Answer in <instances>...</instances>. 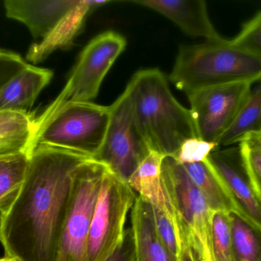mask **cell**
Listing matches in <instances>:
<instances>
[{
  "instance_id": "obj_1",
  "label": "cell",
  "mask_w": 261,
  "mask_h": 261,
  "mask_svg": "<svg viewBox=\"0 0 261 261\" xmlns=\"http://www.w3.org/2000/svg\"><path fill=\"white\" fill-rule=\"evenodd\" d=\"M91 158L49 146L31 153L22 187L0 213V242L18 261H58L78 171Z\"/></svg>"
},
{
  "instance_id": "obj_2",
  "label": "cell",
  "mask_w": 261,
  "mask_h": 261,
  "mask_svg": "<svg viewBox=\"0 0 261 261\" xmlns=\"http://www.w3.org/2000/svg\"><path fill=\"white\" fill-rule=\"evenodd\" d=\"M125 89L135 126L150 151L176 158L184 141L199 137L190 109L172 94L161 70H139Z\"/></svg>"
},
{
  "instance_id": "obj_3",
  "label": "cell",
  "mask_w": 261,
  "mask_h": 261,
  "mask_svg": "<svg viewBox=\"0 0 261 261\" xmlns=\"http://www.w3.org/2000/svg\"><path fill=\"white\" fill-rule=\"evenodd\" d=\"M187 96L208 87L260 81L261 58L230 41L181 45L169 76Z\"/></svg>"
},
{
  "instance_id": "obj_4",
  "label": "cell",
  "mask_w": 261,
  "mask_h": 261,
  "mask_svg": "<svg viewBox=\"0 0 261 261\" xmlns=\"http://www.w3.org/2000/svg\"><path fill=\"white\" fill-rule=\"evenodd\" d=\"M110 119V106L68 104L39 124L35 147L49 146L93 159L103 144Z\"/></svg>"
},
{
  "instance_id": "obj_5",
  "label": "cell",
  "mask_w": 261,
  "mask_h": 261,
  "mask_svg": "<svg viewBox=\"0 0 261 261\" xmlns=\"http://www.w3.org/2000/svg\"><path fill=\"white\" fill-rule=\"evenodd\" d=\"M126 47V40L113 31L97 35L78 58L63 90L39 116L37 125L68 104L91 102L99 93L104 78Z\"/></svg>"
},
{
  "instance_id": "obj_6",
  "label": "cell",
  "mask_w": 261,
  "mask_h": 261,
  "mask_svg": "<svg viewBox=\"0 0 261 261\" xmlns=\"http://www.w3.org/2000/svg\"><path fill=\"white\" fill-rule=\"evenodd\" d=\"M162 182L169 202L187 233L199 261H213L210 209L197 187L176 158L166 156Z\"/></svg>"
},
{
  "instance_id": "obj_7",
  "label": "cell",
  "mask_w": 261,
  "mask_h": 261,
  "mask_svg": "<svg viewBox=\"0 0 261 261\" xmlns=\"http://www.w3.org/2000/svg\"><path fill=\"white\" fill-rule=\"evenodd\" d=\"M136 199L129 185L107 168L92 219L87 261L107 260L122 243Z\"/></svg>"
},
{
  "instance_id": "obj_8",
  "label": "cell",
  "mask_w": 261,
  "mask_h": 261,
  "mask_svg": "<svg viewBox=\"0 0 261 261\" xmlns=\"http://www.w3.org/2000/svg\"><path fill=\"white\" fill-rule=\"evenodd\" d=\"M107 167L90 159L78 171L60 244L58 261L88 260L92 219Z\"/></svg>"
},
{
  "instance_id": "obj_9",
  "label": "cell",
  "mask_w": 261,
  "mask_h": 261,
  "mask_svg": "<svg viewBox=\"0 0 261 261\" xmlns=\"http://www.w3.org/2000/svg\"><path fill=\"white\" fill-rule=\"evenodd\" d=\"M110 107V124L105 139L93 159L128 183L150 150L135 126L126 89Z\"/></svg>"
},
{
  "instance_id": "obj_10",
  "label": "cell",
  "mask_w": 261,
  "mask_h": 261,
  "mask_svg": "<svg viewBox=\"0 0 261 261\" xmlns=\"http://www.w3.org/2000/svg\"><path fill=\"white\" fill-rule=\"evenodd\" d=\"M252 84L234 83L208 87L187 96L198 136L219 146L245 104Z\"/></svg>"
},
{
  "instance_id": "obj_11",
  "label": "cell",
  "mask_w": 261,
  "mask_h": 261,
  "mask_svg": "<svg viewBox=\"0 0 261 261\" xmlns=\"http://www.w3.org/2000/svg\"><path fill=\"white\" fill-rule=\"evenodd\" d=\"M206 161L229 192L240 212L261 226V205L241 147L214 150Z\"/></svg>"
},
{
  "instance_id": "obj_12",
  "label": "cell",
  "mask_w": 261,
  "mask_h": 261,
  "mask_svg": "<svg viewBox=\"0 0 261 261\" xmlns=\"http://www.w3.org/2000/svg\"><path fill=\"white\" fill-rule=\"evenodd\" d=\"M132 3L161 14L190 36L202 37L208 41L223 39L213 26L203 0H135Z\"/></svg>"
},
{
  "instance_id": "obj_13",
  "label": "cell",
  "mask_w": 261,
  "mask_h": 261,
  "mask_svg": "<svg viewBox=\"0 0 261 261\" xmlns=\"http://www.w3.org/2000/svg\"><path fill=\"white\" fill-rule=\"evenodd\" d=\"M79 0H6V16L24 24L35 38L44 39Z\"/></svg>"
},
{
  "instance_id": "obj_14",
  "label": "cell",
  "mask_w": 261,
  "mask_h": 261,
  "mask_svg": "<svg viewBox=\"0 0 261 261\" xmlns=\"http://www.w3.org/2000/svg\"><path fill=\"white\" fill-rule=\"evenodd\" d=\"M110 1L79 0L55 29L40 42L32 44L26 54V61L38 64L59 49L70 47L82 30L90 13L110 3Z\"/></svg>"
},
{
  "instance_id": "obj_15",
  "label": "cell",
  "mask_w": 261,
  "mask_h": 261,
  "mask_svg": "<svg viewBox=\"0 0 261 261\" xmlns=\"http://www.w3.org/2000/svg\"><path fill=\"white\" fill-rule=\"evenodd\" d=\"M53 75L50 69L29 64L0 89V110L29 113Z\"/></svg>"
},
{
  "instance_id": "obj_16",
  "label": "cell",
  "mask_w": 261,
  "mask_h": 261,
  "mask_svg": "<svg viewBox=\"0 0 261 261\" xmlns=\"http://www.w3.org/2000/svg\"><path fill=\"white\" fill-rule=\"evenodd\" d=\"M130 218L136 261H177L158 234L150 204L137 196Z\"/></svg>"
},
{
  "instance_id": "obj_17",
  "label": "cell",
  "mask_w": 261,
  "mask_h": 261,
  "mask_svg": "<svg viewBox=\"0 0 261 261\" xmlns=\"http://www.w3.org/2000/svg\"><path fill=\"white\" fill-rule=\"evenodd\" d=\"M37 135L33 113L0 110V156L32 153Z\"/></svg>"
},
{
  "instance_id": "obj_18",
  "label": "cell",
  "mask_w": 261,
  "mask_h": 261,
  "mask_svg": "<svg viewBox=\"0 0 261 261\" xmlns=\"http://www.w3.org/2000/svg\"><path fill=\"white\" fill-rule=\"evenodd\" d=\"M165 156L150 151L128 180L130 188L152 208L170 207L162 182V163Z\"/></svg>"
},
{
  "instance_id": "obj_19",
  "label": "cell",
  "mask_w": 261,
  "mask_h": 261,
  "mask_svg": "<svg viewBox=\"0 0 261 261\" xmlns=\"http://www.w3.org/2000/svg\"><path fill=\"white\" fill-rule=\"evenodd\" d=\"M182 165L212 211L240 212L229 192L207 161Z\"/></svg>"
},
{
  "instance_id": "obj_20",
  "label": "cell",
  "mask_w": 261,
  "mask_h": 261,
  "mask_svg": "<svg viewBox=\"0 0 261 261\" xmlns=\"http://www.w3.org/2000/svg\"><path fill=\"white\" fill-rule=\"evenodd\" d=\"M234 261H261V226L238 211L229 212Z\"/></svg>"
},
{
  "instance_id": "obj_21",
  "label": "cell",
  "mask_w": 261,
  "mask_h": 261,
  "mask_svg": "<svg viewBox=\"0 0 261 261\" xmlns=\"http://www.w3.org/2000/svg\"><path fill=\"white\" fill-rule=\"evenodd\" d=\"M253 133H261V80L257 87L251 89L234 122L221 138L219 148L240 144L247 135Z\"/></svg>"
},
{
  "instance_id": "obj_22",
  "label": "cell",
  "mask_w": 261,
  "mask_h": 261,
  "mask_svg": "<svg viewBox=\"0 0 261 261\" xmlns=\"http://www.w3.org/2000/svg\"><path fill=\"white\" fill-rule=\"evenodd\" d=\"M31 154L18 153L0 156V213L16 199L24 183Z\"/></svg>"
},
{
  "instance_id": "obj_23",
  "label": "cell",
  "mask_w": 261,
  "mask_h": 261,
  "mask_svg": "<svg viewBox=\"0 0 261 261\" xmlns=\"http://www.w3.org/2000/svg\"><path fill=\"white\" fill-rule=\"evenodd\" d=\"M211 242L213 261H234L229 213L221 211L212 213Z\"/></svg>"
},
{
  "instance_id": "obj_24",
  "label": "cell",
  "mask_w": 261,
  "mask_h": 261,
  "mask_svg": "<svg viewBox=\"0 0 261 261\" xmlns=\"http://www.w3.org/2000/svg\"><path fill=\"white\" fill-rule=\"evenodd\" d=\"M245 165L257 200L261 205V133L247 135L240 142Z\"/></svg>"
},
{
  "instance_id": "obj_25",
  "label": "cell",
  "mask_w": 261,
  "mask_h": 261,
  "mask_svg": "<svg viewBox=\"0 0 261 261\" xmlns=\"http://www.w3.org/2000/svg\"><path fill=\"white\" fill-rule=\"evenodd\" d=\"M219 146L199 137H193L184 141L176 159L181 164L205 162L210 153L219 150Z\"/></svg>"
},
{
  "instance_id": "obj_26",
  "label": "cell",
  "mask_w": 261,
  "mask_h": 261,
  "mask_svg": "<svg viewBox=\"0 0 261 261\" xmlns=\"http://www.w3.org/2000/svg\"><path fill=\"white\" fill-rule=\"evenodd\" d=\"M229 41L232 45L261 58V12L246 23L240 33Z\"/></svg>"
},
{
  "instance_id": "obj_27",
  "label": "cell",
  "mask_w": 261,
  "mask_h": 261,
  "mask_svg": "<svg viewBox=\"0 0 261 261\" xmlns=\"http://www.w3.org/2000/svg\"><path fill=\"white\" fill-rule=\"evenodd\" d=\"M29 64L19 54L0 49V89Z\"/></svg>"
},
{
  "instance_id": "obj_28",
  "label": "cell",
  "mask_w": 261,
  "mask_h": 261,
  "mask_svg": "<svg viewBox=\"0 0 261 261\" xmlns=\"http://www.w3.org/2000/svg\"><path fill=\"white\" fill-rule=\"evenodd\" d=\"M106 261H136L133 231L130 227L125 231L122 243Z\"/></svg>"
},
{
  "instance_id": "obj_29",
  "label": "cell",
  "mask_w": 261,
  "mask_h": 261,
  "mask_svg": "<svg viewBox=\"0 0 261 261\" xmlns=\"http://www.w3.org/2000/svg\"><path fill=\"white\" fill-rule=\"evenodd\" d=\"M177 261H199V256L190 244L186 231L181 234V246Z\"/></svg>"
},
{
  "instance_id": "obj_30",
  "label": "cell",
  "mask_w": 261,
  "mask_h": 261,
  "mask_svg": "<svg viewBox=\"0 0 261 261\" xmlns=\"http://www.w3.org/2000/svg\"><path fill=\"white\" fill-rule=\"evenodd\" d=\"M0 261H18V260H17L16 259L12 258V257H7V256H5L4 257H2V258H0Z\"/></svg>"
}]
</instances>
